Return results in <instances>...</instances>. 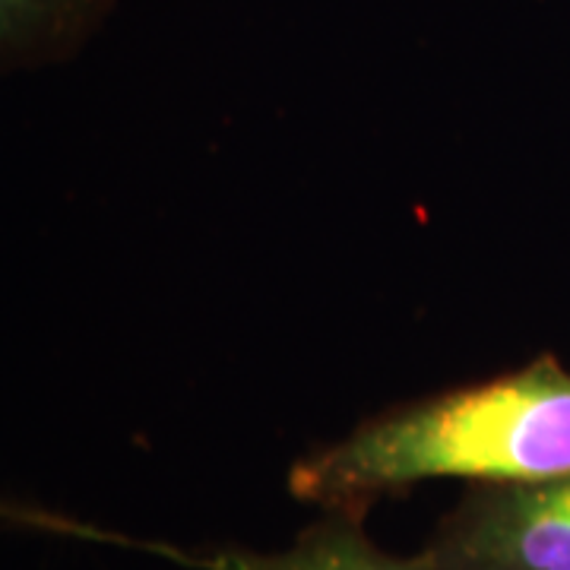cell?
<instances>
[{
  "instance_id": "cell-3",
  "label": "cell",
  "mask_w": 570,
  "mask_h": 570,
  "mask_svg": "<svg viewBox=\"0 0 570 570\" xmlns=\"http://www.w3.org/2000/svg\"><path fill=\"white\" fill-rule=\"evenodd\" d=\"M175 564L190 570H425L422 558L390 554L365 530L362 517L326 510L288 549H216L206 554L178 549Z\"/></svg>"
},
{
  "instance_id": "cell-4",
  "label": "cell",
  "mask_w": 570,
  "mask_h": 570,
  "mask_svg": "<svg viewBox=\"0 0 570 570\" xmlns=\"http://www.w3.org/2000/svg\"><path fill=\"white\" fill-rule=\"evenodd\" d=\"M115 0H0V77L73 58Z\"/></svg>"
},
{
  "instance_id": "cell-2",
  "label": "cell",
  "mask_w": 570,
  "mask_h": 570,
  "mask_svg": "<svg viewBox=\"0 0 570 570\" xmlns=\"http://www.w3.org/2000/svg\"><path fill=\"white\" fill-rule=\"evenodd\" d=\"M419 558L425 570H570V475L469 485Z\"/></svg>"
},
{
  "instance_id": "cell-1",
  "label": "cell",
  "mask_w": 570,
  "mask_h": 570,
  "mask_svg": "<svg viewBox=\"0 0 570 570\" xmlns=\"http://www.w3.org/2000/svg\"><path fill=\"white\" fill-rule=\"evenodd\" d=\"M570 475V371L554 358L367 419L305 453L288 491L314 508L365 517L434 479L513 485Z\"/></svg>"
},
{
  "instance_id": "cell-5",
  "label": "cell",
  "mask_w": 570,
  "mask_h": 570,
  "mask_svg": "<svg viewBox=\"0 0 570 570\" xmlns=\"http://www.w3.org/2000/svg\"><path fill=\"white\" fill-rule=\"evenodd\" d=\"M0 523L22 527V530L58 532V535L86 539V542H99V546L142 549V551H149V554H159V558H163V551H165V542H140V539H130V535H121V532H111V530H99V527H92V523H82V520L63 517V513H55V510L13 504V501H0Z\"/></svg>"
}]
</instances>
